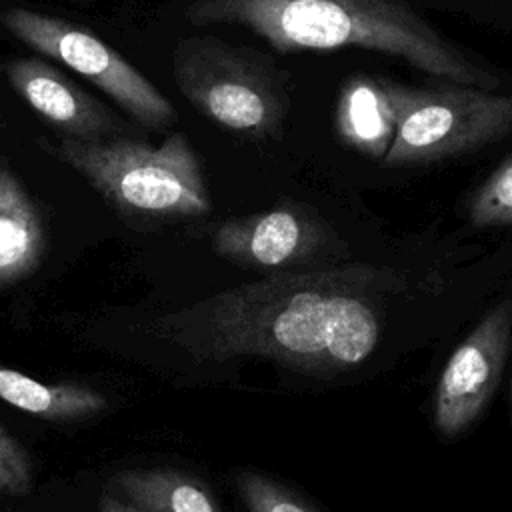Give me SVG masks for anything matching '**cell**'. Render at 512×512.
I'll use <instances>...</instances> for the list:
<instances>
[{"label": "cell", "mask_w": 512, "mask_h": 512, "mask_svg": "<svg viewBox=\"0 0 512 512\" xmlns=\"http://www.w3.org/2000/svg\"><path fill=\"white\" fill-rule=\"evenodd\" d=\"M0 400L48 422H74L100 414L106 400L100 392L70 382H40L0 364Z\"/></svg>", "instance_id": "12"}, {"label": "cell", "mask_w": 512, "mask_h": 512, "mask_svg": "<svg viewBox=\"0 0 512 512\" xmlns=\"http://www.w3.org/2000/svg\"><path fill=\"white\" fill-rule=\"evenodd\" d=\"M182 96L214 124L252 140L274 136L286 114L280 82L244 50L214 36L184 38L172 52Z\"/></svg>", "instance_id": "4"}, {"label": "cell", "mask_w": 512, "mask_h": 512, "mask_svg": "<svg viewBox=\"0 0 512 512\" xmlns=\"http://www.w3.org/2000/svg\"><path fill=\"white\" fill-rule=\"evenodd\" d=\"M0 20L22 44L96 84L142 128L160 132L178 120L172 102L90 30L26 8H10Z\"/></svg>", "instance_id": "6"}, {"label": "cell", "mask_w": 512, "mask_h": 512, "mask_svg": "<svg viewBox=\"0 0 512 512\" xmlns=\"http://www.w3.org/2000/svg\"><path fill=\"white\" fill-rule=\"evenodd\" d=\"M32 486V462L16 438L0 424V496H22Z\"/></svg>", "instance_id": "16"}, {"label": "cell", "mask_w": 512, "mask_h": 512, "mask_svg": "<svg viewBox=\"0 0 512 512\" xmlns=\"http://www.w3.org/2000/svg\"><path fill=\"white\" fill-rule=\"evenodd\" d=\"M112 484L116 494L140 512H220L210 490L180 470H124L114 476Z\"/></svg>", "instance_id": "13"}, {"label": "cell", "mask_w": 512, "mask_h": 512, "mask_svg": "<svg viewBox=\"0 0 512 512\" xmlns=\"http://www.w3.org/2000/svg\"><path fill=\"white\" fill-rule=\"evenodd\" d=\"M186 18L194 26H244L278 50L360 48L454 84H498L404 0H194Z\"/></svg>", "instance_id": "2"}, {"label": "cell", "mask_w": 512, "mask_h": 512, "mask_svg": "<svg viewBox=\"0 0 512 512\" xmlns=\"http://www.w3.org/2000/svg\"><path fill=\"white\" fill-rule=\"evenodd\" d=\"M4 126H6V120H4V116H2V114H0V130H2V128H4Z\"/></svg>", "instance_id": "19"}, {"label": "cell", "mask_w": 512, "mask_h": 512, "mask_svg": "<svg viewBox=\"0 0 512 512\" xmlns=\"http://www.w3.org/2000/svg\"><path fill=\"white\" fill-rule=\"evenodd\" d=\"M510 414H512V380H510Z\"/></svg>", "instance_id": "18"}, {"label": "cell", "mask_w": 512, "mask_h": 512, "mask_svg": "<svg viewBox=\"0 0 512 512\" xmlns=\"http://www.w3.org/2000/svg\"><path fill=\"white\" fill-rule=\"evenodd\" d=\"M380 272H274L164 314L154 332L198 362L264 358L312 374L360 366L382 338Z\"/></svg>", "instance_id": "1"}, {"label": "cell", "mask_w": 512, "mask_h": 512, "mask_svg": "<svg viewBox=\"0 0 512 512\" xmlns=\"http://www.w3.org/2000/svg\"><path fill=\"white\" fill-rule=\"evenodd\" d=\"M46 248L42 214L22 180L0 162V288L28 278Z\"/></svg>", "instance_id": "10"}, {"label": "cell", "mask_w": 512, "mask_h": 512, "mask_svg": "<svg viewBox=\"0 0 512 512\" xmlns=\"http://www.w3.org/2000/svg\"><path fill=\"white\" fill-rule=\"evenodd\" d=\"M234 480L248 512H318L284 484L256 470H238Z\"/></svg>", "instance_id": "15"}, {"label": "cell", "mask_w": 512, "mask_h": 512, "mask_svg": "<svg viewBox=\"0 0 512 512\" xmlns=\"http://www.w3.org/2000/svg\"><path fill=\"white\" fill-rule=\"evenodd\" d=\"M212 248L244 268L294 272L332 248V230L310 208L286 204L222 222Z\"/></svg>", "instance_id": "8"}, {"label": "cell", "mask_w": 512, "mask_h": 512, "mask_svg": "<svg viewBox=\"0 0 512 512\" xmlns=\"http://www.w3.org/2000/svg\"><path fill=\"white\" fill-rule=\"evenodd\" d=\"M396 134L386 166L442 162L512 132V96L488 88H406L390 82Z\"/></svg>", "instance_id": "5"}, {"label": "cell", "mask_w": 512, "mask_h": 512, "mask_svg": "<svg viewBox=\"0 0 512 512\" xmlns=\"http://www.w3.org/2000/svg\"><path fill=\"white\" fill-rule=\"evenodd\" d=\"M98 512H140L136 506L130 502L122 500L118 494H102L98 502Z\"/></svg>", "instance_id": "17"}, {"label": "cell", "mask_w": 512, "mask_h": 512, "mask_svg": "<svg viewBox=\"0 0 512 512\" xmlns=\"http://www.w3.org/2000/svg\"><path fill=\"white\" fill-rule=\"evenodd\" d=\"M38 146L78 172L114 210L130 218H190L212 202L200 160L182 132L162 144L114 136L106 140L62 138Z\"/></svg>", "instance_id": "3"}, {"label": "cell", "mask_w": 512, "mask_h": 512, "mask_svg": "<svg viewBox=\"0 0 512 512\" xmlns=\"http://www.w3.org/2000/svg\"><path fill=\"white\" fill-rule=\"evenodd\" d=\"M336 130L350 148L384 160L396 134L390 82L364 74L348 78L336 106Z\"/></svg>", "instance_id": "11"}, {"label": "cell", "mask_w": 512, "mask_h": 512, "mask_svg": "<svg viewBox=\"0 0 512 512\" xmlns=\"http://www.w3.org/2000/svg\"><path fill=\"white\" fill-rule=\"evenodd\" d=\"M16 96L62 138L106 140L128 136L130 122L60 72L52 60L14 58L4 66Z\"/></svg>", "instance_id": "9"}, {"label": "cell", "mask_w": 512, "mask_h": 512, "mask_svg": "<svg viewBox=\"0 0 512 512\" xmlns=\"http://www.w3.org/2000/svg\"><path fill=\"white\" fill-rule=\"evenodd\" d=\"M512 338V300L490 308L448 358L434 390V424L440 434H462L488 406Z\"/></svg>", "instance_id": "7"}, {"label": "cell", "mask_w": 512, "mask_h": 512, "mask_svg": "<svg viewBox=\"0 0 512 512\" xmlns=\"http://www.w3.org/2000/svg\"><path fill=\"white\" fill-rule=\"evenodd\" d=\"M468 220L476 228L512 224V154L474 192L468 202Z\"/></svg>", "instance_id": "14"}]
</instances>
